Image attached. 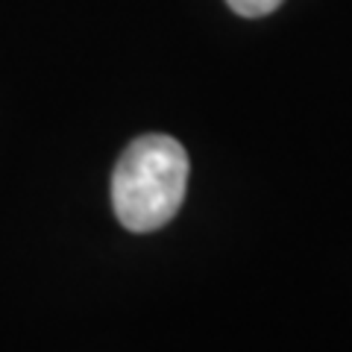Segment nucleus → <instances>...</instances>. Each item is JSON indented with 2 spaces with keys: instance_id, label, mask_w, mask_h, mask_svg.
<instances>
[{
  "instance_id": "nucleus-1",
  "label": "nucleus",
  "mask_w": 352,
  "mask_h": 352,
  "mask_svg": "<svg viewBox=\"0 0 352 352\" xmlns=\"http://www.w3.org/2000/svg\"><path fill=\"white\" fill-rule=\"evenodd\" d=\"M188 188V153L170 135L150 132L120 153L112 206L129 232H156L179 212Z\"/></svg>"
},
{
  "instance_id": "nucleus-2",
  "label": "nucleus",
  "mask_w": 352,
  "mask_h": 352,
  "mask_svg": "<svg viewBox=\"0 0 352 352\" xmlns=\"http://www.w3.org/2000/svg\"><path fill=\"white\" fill-rule=\"evenodd\" d=\"M229 9L241 18H264L285 3V0H226Z\"/></svg>"
}]
</instances>
